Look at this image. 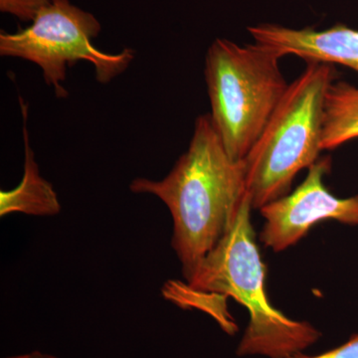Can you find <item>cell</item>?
Segmentation results:
<instances>
[{
  "label": "cell",
  "instance_id": "6da1fadb",
  "mask_svg": "<svg viewBox=\"0 0 358 358\" xmlns=\"http://www.w3.org/2000/svg\"><path fill=\"white\" fill-rule=\"evenodd\" d=\"M134 193L166 205L173 222L171 246L186 281L230 229L246 192L243 160L229 157L210 115H199L187 150L162 180L138 178Z\"/></svg>",
  "mask_w": 358,
  "mask_h": 358
},
{
  "label": "cell",
  "instance_id": "7a4b0ae2",
  "mask_svg": "<svg viewBox=\"0 0 358 358\" xmlns=\"http://www.w3.org/2000/svg\"><path fill=\"white\" fill-rule=\"evenodd\" d=\"M252 209L246 192L230 229L186 281L185 289L230 296L246 308L249 324L238 345V357L288 358L315 345L322 334L310 322L289 319L268 301Z\"/></svg>",
  "mask_w": 358,
  "mask_h": 358
},
{
  "label": "cell",
  "instance_id": "3957f363",
  "mask_svg": "<svg viewBox=\"0 0 358 358\" xmlns=\"http://www.w3.org/2000/svg\"><path fill=\"white\" fill-rule=\"evenodd\" d=\"M334 65L308 61L289 84L267 126L243 160L245 185L253 209L288 194L298 173L320 159L327 89Z\"/></svg>",
  "mask_w": 358,
  "mask_h": 358
},
{
  "label": "cell",
  "instance_id": "277c9868",
  "mask_svg": "<svg viewBox=\"0 0 358 358\" xmlns=\"http://www.w3.org/2000/svg\"><path fill=\"white\" fill-rule=\"evenodd\" d=\"M279 56L259 44L218 38L205 57L210 119L226 152L242 162L270 121L289 84Z\"/></svg>",
  "mask_w": 358,
  "mask_h": 358
},
{
  "label": "cell",
  "instance_id": "5b68a950",
  "mask_svg": "<svg viewBox=\"0 0 358 358\" xmlns=\"http://www.w3.org/2000/svg\"><path fill=\"white\" fill-rule=\"evenodd\" d=\"M101 23L69 0H51L32 21L15 33H0V55L24 59L39 66L44 81L53 87L58 98H65L63 88L68 66L87 61L95 68L96 78L107 84L127 70L134 58L131 48L121 53L99 50L92 43L100 34Z\"/></svg>",
  "mask_w": 358,
  "mask_h": 358
},
{
  "label": "cell",
  "instance_id": "8992f818",
  "mask_svg": "<svg viewBox=\"0 0 358 358\" xmlns=\"http://www.w3.org/2000/svg\"><path fill=\"white\" fill-rule=\"evenodd\" d=\"M331 169V157H320L308 167V176L293 192L260 209L265 219L260 240L266 248L285 251L322 220L358 225V195L348 199L334 196L324 185Z\"/></svg>",
  "mask_w": 358,
  "mask_h": 358
},
{
  "label": "cell",
  "instance_id": "52a82bcc",
  "mask_svg": "<svg viewBox=\"0 0 358 358\" xmlns=\"http://www.w3.org/2000/svg\"><path fill=\"white\" fill-rule=\"evenodd\" d=\"M256 44L270 49L280 58L292 55L306 62L343 65L358 72V30L336 24L324 30L284 27L271 23L250 26Z\"/></svg>",
  "mask_w": 358,
  "mask_h": 358
},
{
  "label": "cell",
  "instance_id": "ba28073f",
  "mask_svg": "<svg viewBox=\"0 0 358 358\" xmlns=\"http://www.w3.org/2000/svg\"><path fill=\"white\" fill-rule=\"evenodd\" d=\"M23 117L24 140V171L20 185L10 190L0 192V216L22 213L31 216H56L61 212V203L53 185L40 174L34 152L30 145L27 129L28 106L20 96Z\"/></svg>",
  "mask_w": 358,
  "mask_h": 358
},
{
  "label": "cell",
  "instance_id": "9c48e42d",
  "mask_svg": "<svg viewBox=\"0 0 358 358\" xmlns=\"http://www.w3.org/2000/svg\"><path fill=\"white\" fill-rule=\"evenodd\" d=\"M355 138H358V88L334 81L324 98L322 150H334Z\"/></svg>",
  "mask_w": 358,
  "mask_h": 358
},
{
  "label": "cell",
  "instance_id": "30bf717a",
  "mask_svg": "<svg viewBox=\"0 0 358 358\" xmlns=\"http://www.w3.org/2000/svg\"><path fill=\"white\" fill-rule=\"evenodd\" d=\"M51 0H0V10L11 14L21 21L34 20L43 7L48 6Z\"/></svg>",
  "mask_w": 358,
  "mask_h": 358
},
{
  "label": "cell",
  "instance_id": "8fae6325",
  "mask_svg": "<svg viewBox=\"0 0 358 358\" xmlns=\"http://www.w3.org/2000/svg\"><path fill=\"white\" fill-rule=\"evenodd\" d=\"M288 358H358V334L352 336L346 343L317 355H306L303 352Z\"/></svg>",
  "mask_w": 358,
  "mask_h": 358
},
{
  "label": "cell",
  "instance_id": "7c38bea8",
  "mask_svg": "<svg viewBox=\"0 0 358 358\" xmlns=\"http://www.w3.org/2000/svg\"><path fill=\"white\" fill-rule=\"evenodd\" d=\"M4 358H60L55 357V355H49V353H44L39 352V350H34V352L22 353V355H11Z\"/></svg>",
  "mask_w": 358,
  "mask_h": 358
}]
</instances>
